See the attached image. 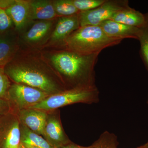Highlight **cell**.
Listing matches in <instances>:
<instances>
[{"label":"cell","instance_id":"cell-20","mask_svg":"<svg viewBox=\"0 0 148 148\" xmlns=\"http://www.w3.org/2000/svg\"><path fill=\"white\" fill-rule=\"evenodd\" d=\"M106 0H72L73 3L79 12L86 11L100 6Z\"/></svg>","mask_w":148,"mask_h":148},{"label":"cell","instance_id":"cell-25","mask_svg":"<svg viewBox=\"0 0 148 148\" xmlns=\"http://www.w3.org/2000/svg\"><path fill=\"white\" fill-rule=\"evenodd\" d=\"M22 144H23V143H22ZM23 145H24V147H25L26 148H40L38 147H36V146L31 145H27V144H23Z\"/></svg>","mask_w":148,"mask_h":148},{"label":"cell","instance_id":"cell-4","mask_svg":"<svg viewBox=\"0 0 148 148\" xmlns=\"http://www.w3.org/2000/svg\"><path fill=\"white\" fill-rule=\"evenodd\" d=\"M6 73L11 79L17 83L27 85L48 93L56 90L55 84L46 76L33 69L14 66L8 68Z\"/></svg>","mask_w":148,"mask_h":148},{"label":"cell","instance_id":"cell-21","mask_svg":"<svg viewBox=\"0 0 148 148\" xmlns=\"http://www.w3.org/2000/svg\"><path fill=\"white\" fill-rule=\"evenodd\" d=\"M13 24L12 20L5 10L0 7V33L10 29Z\"/></svg>","mask_w":148,"mask_h":148},{"label":"cell","instance_id":"cell-23","mask_svg":"<svg viewBox=\"0 0 148 148\" xmlns=\"http://www.w3.org/2000/svg\"><path fill=\"white\" fill-rule=\"evenodd\" d=\"M13 2L14 1H0V7L5 10L10 6Z\"/></svg>","mask_w":148,"mask_h":148},{"label":"cell","instance_id":"cell-5","mask_svg":"<svg viewBox=\"0 0 148 148\" xmlns=\"http://www.w3.org/2000/svg\"><path fill=\"white\" fill-rule=\"evenodd\" d=\"M128 6V1L106 0L94 9L80 12L78 14L80 27L99 26L103 21L110 20L117 12Z\"/></svg>","mask_w":148,"mask_h":148},{"label":"cell","instance_id":"cell-6","mask_svg":"<svg viewBox=\"0 0 148 148\" xmlns=\"http://www.w3.org/2000/svg\"><path fill=\"white\" fill-rule=\"evenodd\" d=\"M10 93L19 106L29 108L49 97V93L47 92L22 84L12 86Z\"/></svg>","mask_w":148,"mask_h":148},{"label":"cell","instance_id":"cell-15","mask_svg":"<svg viewBox=\"0 0 148 148\" xmlns=\"http://www.w3.org/2000/svg\"><path fill=\"white\" fill-rule=\"evenodd\" d=\"M145 23L140 28L138 40L140 44V55L148 71V12L145 14Z\"/></svg>","mask_w":148,"mask_h":148},{"label":"cell","instance_id":"cell-7","mask_svg":"<svg viewBox=\"0 0 148 148\" xmlns=\"http://www.w3.org/2000/svg\"><path fill=\"white\" fill-rule=\"evenodd\" d=\"M108 36L114 39L121 40L132 38L138 40L140 28L131 27L112 20L103 21L99 25Z\"/></svg>","mask_w":148,"mask_h":148},{"label":"cell","instance_id":"cell-19","mask_svg":"<svg viewBox=\"0 0 148 148\" xmlns=\"http://www.w3.org/2000/svg\"><path fill=\"white\" fill-rule=\"evenodd\" d=\"M20 134L18 123H15L7 135L4 148H19L21 145Z\"/></svg>","mask_w":148,"mask_h":148},{"label":"cell","instance_id":"cell-26","mask_svg":"<svg viewBox=\"0 0 148 148\" xmlns=\"http://www.w3.org/2000/svg\"><path fill=\"white\" fill-rule=\"evenodd\" d=\"M138 148H148V145L147 143V144H146L145 145L143 146V147H139Z\"/></svg>","mask_w":148,"mask_h":148},{"label":"cell","instance_id":"cell-8","mask_svg":"<svg viewBox=\"0 0 148 148\" xmlns=\"http://www.w3.org/2000/svg\"><path fill=\"white\" fill-rule=\"evenodd\" d=\"M5 10L17 30L22 29L31 18L30 2L27 1H14Z\"/></svg>","mask_w":148,"mask_h":148},{"label":"cell","instance_id":"cell-27","mask_svg":"<svg viewBox=\"0 0 148 148\" xmlns=\"http://www.w3.org/2000/svg\"><path fill=\"white\" fill-rule=\"evenodd\" d=\"M19 148H25V147H24V145H23V144H22V143H21V145H20V147H19Z\"/></svg>","mask_w":148,"mask_h":148},{"label":"cell","instance_id":"cell-3","mask_svg":"<svg viewBox=\"0 0 148 148\" xmlns=\"http://www.w3.org/2000/svg\"><path fill=\"white\" fill-rule=\"evenodd\" d=\"M97 92L95 86L69 90L49 96L29 108L37 110H53L72 103L92 100Z\"/></svg>","mask_w":148,"mask_h":148},{"label":"cell","instance_id":"cell-13","mask_svg":"<svg viewBox=\"0 0 148 148\" xmlns=\"http://www.w3.org/2000/svg\"><path fill=\"white\" fill-rule=\"evenodd\" d=\"M49 21L37 22L27 32L25 39L29 42H34L40 40L47 34L51 26Z\"/></svg>","mask_w":148,"mask_h":148},{"label":"cell","instance_id":"cell-12","mask_svg":"<svg viewBox=\"0 0 148 148\" xmlns=\"http://www.w3.org/2000/svg\"><path fill=\"white\" fill-rule=\"evenodd\" d=\"M22 118L25 124L32 131L38 134H44L47 118L45 113L32 110L24 113Z\"/></svg>","mask_w":148,"mask_h":148},{"label":"cell","instance_id":"cell-14","mask_svg":"<svg viewBox=\"0 0 148 148\" xmlns=\"http://www.w3.org/2000/svg\"><path fill=\"white\" fill-rule=\"evenodd\" d=\"M45 133L54 145H58L64 141L63 130L59 122L55 119H51L46 123Z\"/></svg>","mask_w":148,"mask_h":148},{"label":"cell","instance_id":"cell-16","mask_svg":"<svg viewBox=\"0 0 148 148\" xmlns=\"http://www.w3.org/2000/svg\"><path fill=\"white\" fill-rule=\"evenodd\" d=\"M53 4L56 14L62 16H73L80 12L72 0H58L55 1Z\"/></svg>","mask_w":148,"mask_h":148},{"label":"cell","instance_id":"cell-2","mask_svg":"<svg viewBox=\"0 0 148 148\" xmlns=\"http://www.w3.org/2000/svg\"><path fill=\"white\" fill-rule=\"evenodd\" d=\"M99 55H82L69 50L56 53L51 60L58 71L68 79L82 78L95 86L94 69Z\"/></svg>","mask_w":148,"mask_h":148},{"label":"cell","instance_id":"cell-17","mask_svg":"<svg viewBox=\"0 0 148 148\" xmlns=\"http://www.w3.org/2000/svg\"><path fill=\"white\" fill-rule=\"evenodd\" d=\"M22 143L40 148H55L42 137L28 129L25 130Z\"/></svg>","mask_w":148,"mask_h":148},{"label":"cell","instance_id":"cell-11","mask_svg":"<svg viewBox=\"0 0 148 148\" xmlns=\"http://www.w3.org/2000/svg\"><path fill=\"white\" fill-rule=\"evenodd\" d=\"M31 18L48 20L57 15L52 3L47 1H35L30 2Z\"/></svg>","mask_w":148,"mask_h":148},{"label":"cell","instance_id":"cell-22","mask_svg":"<svg viewBox=\"0 0 148 148\" xmlns=\"http://www.w3.org/2000/svg\"><path fill=\"white\" fill-rule=\"evenodd\" d=\"M9 84L7 77L3 70L0 67V96L5 94Z\"/></svg>","mask_w":148,"mask_h":148},{"label":"cell","instance_id":"cell-24","mask_svg":"<svg viewBox=\"0 0 148 148\" xmlns=\"http://www.w3.org/2000/svg\"><path fill=\"white\" fill-rule=\"evenodd\" d=\"M60 148H84L79 147H76L75 146H68L66 147H62ZM88 148H99L98 147H89Z\"/></svg>","mask_w":148,"mask_h":148},{"label":"cell","instance_id":"cell-18","mask_svg":"<svg viewBox=\"0 0 148 148\" xmlns=\"http://www.w3.org/2000/svg\"><path fill=\"white\" fill-rule=\"evenodd\" d=\"M13 53L12 44L6 39L0 38V67L9 62Z\"/></svg>","mask_w":148,"mask_h":148},{"label":"cell","instance_id":"cell-10","mask_svg":"<svg viewBox=\"0 0 148 148\" xmlns=\"http://www.w3.org/2000/svg\"><path fill=\"white\" fill-rule=\"evenodd\" d=\"M110 20L119 23L140 28L145 23V14L130 7L121 10L114 14Z\"/></svg>","mask_w":148,"mask_h":148},{"label":"cell","instance_id":"cell-1","mask_svg":"<svg viewBox=\"0 0 148 148\" xmlns=\"http://www.w3.org/2000/svg\"><path fill=\"white\" fill-rule=\"evenodd\" d=\"M121 40L108 36L99 26L79 27L65 41L69 50L82 55L100 53L103 49L119 44Z\"/></svg>","mask_w":148,"mask_h":148},{"label":"cell","instance_id":"cell-28","mask_svg":"<svg viewBox=\"0 0 148 148\" xmlns=\"http://www.w3.org/2000/svg\"><path fill=\"white\" fill-rule=\"evenodd\" d=\"M147 144H148V143H147Z\"/></svg>","mask_w":148,"mask_h":148},{"label":"cell","instance_id":"cell-9","mask_svg":"<svg viewBox=\"0 0 148 148\" xmlns=\"http://www.w3.org/2000/svg\"><path fill=\"white\" fill-rule=\"evenodd\" d=\"M78 14L73 16H61L58 19L51 36L55 41H66L72 33L79 28Z\"/></svg>","mask_w":148,"mask_h":148}]
</instances>
